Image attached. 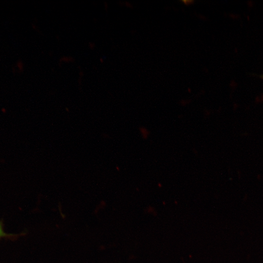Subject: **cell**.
<instances>
[{
    "label": "cell",
    "mask_w": 263,
    "mask_h": 263,
    "mask_svg": "<svg viewBox=\"0 0 263 263\" xmlns=\"http://www.w3.org/2000/svg\"><path fill=\"white\" fill-rule=\"evenodd\" d=\"M10 236L13 235L7 234L4 232L2 223L0 221V239L3 237H10Z\"/></svg>",
    "instance_id": "1"
}]
</instances>
